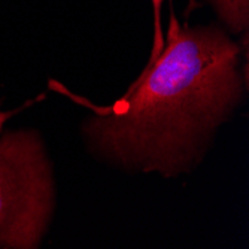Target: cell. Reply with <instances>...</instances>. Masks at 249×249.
I'll use <instances>...</instances> for the list:
<instances>
[{
  "label": "cell",
  "instance_id": "cell-1",
  "mask_svg": "<svg viewBox=\"0 0 249 249\" xmlns=\"http://www.w3.org/2000/svg\"><path fill=\"white\" fill-rule=\"evenodd\" d=\"M240 48L215 27H182L172 15L167 43L127 93L107 107H91L89 133L124 163L170 172L187 163L197 145L239 97Z\"/></svg>",
  "mask_w": 249,
  "mask_h": 249
},
{
  "label": "cell",
  "instance_id": "cell-2",
  "mask_svg": "<svg viewBox=\"0 0 249 249\" xmlns=\"http://www.w3.org/2000/svg\"><path fill=\"white\" fill-rule=\"evenodd\" d=\"M51 211V175L39 139L9 133L0 139V246L36 248Z\"/></svg>",
  "mask_w": 249,
  "mask_h": 249
},
{
  "label": "cell",
  "instance_id": "cell-4",
  "mask_svg": "<svg viewBox=\"0 0 249 249\" xmlns=\"http://www.w3.org/2000/svg\"><path fill=\"white\" fill-rule=\"evenodd\" d=\"M154 5V21H155V27H154V47H152V53H151V58L148 61V64H151L158 55H160L161 50H163V32H161V5L163 0H152Z\"/></svg>",
  "mask_w": 249,
  "mask_h": 249
},
{
  "label": "cell",
  "instance_id": "cell-3",
  "mask_svg": "<svg viewBox=\"0 0 249 249\" xmlns=\"http://www.w3.org/2000/svg\"><path fill=\"white\" fill-rule=\"evenodd\" d=\"M209 2L233 32L240 33L248 29L249 0H209Z\"/></svg>",
  "mask_w": 249,
  "mask_h": 249
},
{
  "label": "cell",
  "instance_id": "cell-5",
  "mask_svg": "<svg viewBox=\"0 0 249 249\" xmlns=\"http://www.w3.org/2000/svg\"><path fill=\"white\" fill-rule=\"evenodd\" d=\"M14 114V112H2L0 110V133H2V128H3V124L6 123V120Z\"/></svg>",
  "mask_w": 249,
  "mask_h": 249
}]
</instances>
